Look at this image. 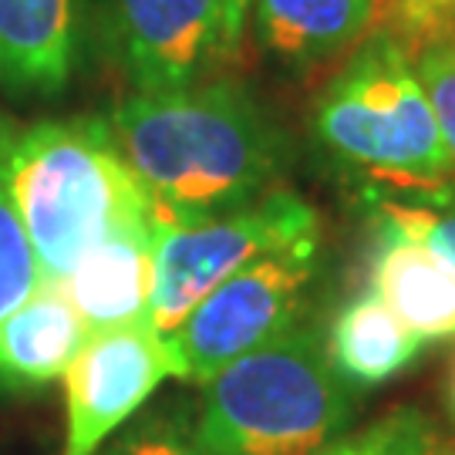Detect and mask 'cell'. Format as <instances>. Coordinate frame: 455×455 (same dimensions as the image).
Here are the masks:
<instances>
[{
    "instance_id": "obj_1",
    "label": "cell",
    "mask_w": 455,
    "mask_h": 455,
    "mask_svg": "<svg viewBox=\"0 0 455 455\" xmlns=\"http://www.w3.org/2000/svg\"><path fill=\"white\" fill-rule=\"evenodd\" d=\"M105 122L163 223L246 206L291 163L287 132L240 78L132 92Z\"/></svg>"
},
{
    "instance_id": "obj_2",
    "label": "cell",
    "mask_w": 455,
    "mask_h": 455,
    "mask_svg": "<svg viewBox=\"0 0 455 455\" xmlns=\"http://www.w3.org/2000/svg\"><path fill=\"white\" fill-rule=\"evenodd\" d=\"M0 180L28 229L44 283L115 229L159 220L105 118L0 129Z\"/></svg>"
},
{
    "instance_id": "obj_3",
    "label": "cell",
    "mask_w": 455,
    "mask_h": 455,
    "mask_svg": "<svg viewBox=\"0 0 455 455\" xmlns=\"http://www.w3.org/2000/svg\"><path fill=\"white\" fill-rule=\"evenodd\" d=\"M196 435L206 455H310L355 419V388L321 334L293 327L199 385Z\"/></svg>"
},
{
    "instance_id": "obj_4",
    "label": "cell",
    "mask_w": 455,
    "mask_h": 455,
    "mask_svg": "<svg viewBox=\"0 0 455 455\" xmlns=\"http://www.w3.org/2000/svg\"><path fill=\"white\" fill-rule=\"evenodd\" d=\"M321 146L385 186V196H425L455 186L442 139L405 41L378 31L331 78L314 105Z\"/></svg>"
},
{
    "instance_id": "obj_5",
    "label": "cell",
    "mask_w": 455,
    "mask_h": 455,
    "mask_svg": "<svg viewBox=\"0 0 455 455\" xmlns=\"http://www.w3.org/2000/svg\"><path fill=\"white\" fill-rule=\"evenodd\" d=\"M321 233L270 250L212 287L182 324L165 334L182 381H210L263 344L297 327L307 287L317 276Z\"/></svg>"
},
{
    "instance_id": "obj_6",
    "label": "cell",
    "mask_w": 455,
    "mask_h": 455,
    "mask_svg": "<svg viewBox=\"0 0 455 455\" xmlns=\"http://www.w3.org/2000/svg\"><path fill=\"white\" fill-rule=\"evenodd\" d=\"M314 233H321L317 210L293 189H270L210 220L163 223L156 236L152 327L163 338L172 334L212 287L263 253Z\"/></svg>"
},
{
    "instance_id": "obj_7",
    "label": "cell",
    "mask_w": 455,
    "mask_h": 455,
    "mask_svg": "<svg viewBox=\"0 0 455 455\" xmlns=\"http://www.w3.org/2000/svg\"><path fill=\"white\" fill-rule=\"evenodd\" d=\"M122 75L135 92L203 82L243 37L236 0H98Z\"/></svg>"
},
{
    "instance_id": "obj_8",
    "label": "cell",
    "mask_w": 455,
    "mask_h": 455,
    "mask_svg": "<svg viewBox=\"0 0 455 455\" xmlns=\"http://www.w3.org/2000/svg\"><path fill=\"white\" fill-rule=\"evenodd\" d=\"M180 364L152 324L92 334L68 368L61 455H98Z\"/></svg>"
},
{
    "instance_id": "obj_9",
    "label": "cell",
    "mask_w": 455,
    "mask_h": 455,
    "mask_svg": "<svg viewBox=\"0 0 455 455\" xmlns=\"http://www.w3.org/2000/svg\"><path fill=\"white\" fill-rule=\"evenodd\" d=\"M163 220L115 229L95 243L58 283L82 317L88 338L152 324L156 236Z\"/></svg>"
},
{
    "instance_id": "obj_10",
    "label": "cell",
    "mask_w": 455,
    "mask_h": 455,
    "mask_svg": "<svg viewBox=\"0 0 455 455\" xmlns=\"http://www.w3.org/2000/svg\"><path fill=\"white\" fill-rule=\"evenodd\" d=\"M78 58V0H0V88L54 98Z\"/></svg>"
},
{
    "instance_id": "obj_11",
    "label": "cell",
    "mask_w": 455,
    "mask_h": 455,
    "mask_svg": "<svg viewBox=\"0 0 455 455\" xmlns=\"http://www.w3.org/2000/svg\"><path fill=\"white\" fill-rule=\"evenodd\" d=\"M371 291L425 344L455 341V267L422 240L378 227Z\"/></svg>"
},
{
    "instance_id": "obj_12",
    "label": "cell",
    "mask_w": 455,
    "mask_h": 455,
    "mask_svg": "<svg viewBox=\"0 0 455 455\" xmlns=\"http://www.w3.org/2000/svg\"><path fill=\"white\" fill-rule=\"evenodd\" d=\"M260 44L287 68H314L355 51L381 20V0H250Z\"/></svg>"
},
{
    "instance_id": "obj_13",
    "label": "cell",
    "mask_w": 455,
    "mask_h": 455,
    "mask_svg": "<svg viewBox=\"0 0 455 455\" xmlns=\"http://www.w3.org/2000/svg\"><path fill=\"white\" fill-rule=\"evenodd\" d=\"M88 341L82 317L58 283H44L0 324V391H34L61 381Z\"/></svg>"
},
{
    "instance_id": "obj_14",
    "label": "cell",
    "mask_w": 455,
    "mask_h": 455,
    "mask_svg": "<svg viewBox=\"0 0 455 455\" xmlns=\"http://www.w3.org/2000/svg\"><path fill=\"white\" fill-rule=\"evenodd\" d=\"M324 344L331 364L351 388H378L398 378L425 347L371 287L338 310Z\"/></svg>"
},
{
    "instance_id": "obj_15",
    "label": "cell",
    "mask_w": 455,
    "mask_h": 455,
    "mask_svg": "<svg viewBox=\"0 0 455 455\" xmlns=\"http://www.w3.org/2000/svg\"><path fill=\"white\" fill-rule=\"evenodd\" d=\"M395 34L405 41L408 58L455 163V14L398 17Z\"/></svg>"
},
{
    "instance_id": "obj_16",
    "label": "cell",
    "mask_w": 455,
    "mask_h": 455,
    "mask_svg": "<svg viewBox=\"0 0 455 455\" xmlns=\"http://www.w3.org/2000/svg\"><path fill=\"white\" fill-rule=\"evenodd\" d=\"M439 445L442 439L435 422L422 408L402 405L368 428L327 442L310 455H435Z\"/></svg>"
},
{
    "instance_id": "obj_17",
    "label": "cell",
    "mask_w": 455,
    "mask_h": 455,
    "mask_svg": "<svg viewBox=\"0 0 455 455\" xmlns=\"http://www.w3.org/2000/svg\"><path fill=\"white\" fill-rule=\"evenodd\" d=\"M374 223L422 240L455 267V186L425 196H385L374 203Z\"/></svg>"
},
{
    "instance_id": "obj_18",
    "label": "cell",
    "mask_w": 455,
    "mask_h": 455,
    "mask_svg": "<svg viewBox=\"0 0 455 455\" xmlns=\"http://www.w3.org/2000/svg\"><path fill=\"white\" fill-rule=\"evenodd\" d=\"M44 287L28 229L17 216L11 193L0 180V324Z\"/></svg>"
},
{
    "instance_id": "obj_19",
    "label": "cell",
    "mask_w": 455,
    "mask_h": 455,
    "mask_svg": "<svg viewBox=\"0 0 455 455\" xmlns=\"http://www.w3.org/2000/svg\"><path fill=\"white\" fill-rule=\"evenodd\" d=\"M98 455H206L196 435V415L186 405H165L112 439Z\"/></svg>"
},
{
    "instance_id": "obj_20",
    "label": "cell",
    "mask_w": 455,
    "mask_h": 455,
    "mask_svg": "<svg viewBox=\"0 0 455 455\" xmlns=\"http://www.w3.org/2000/svg\"><path fill=\"white\" fill-rule=\"evenodd\" d=\"M455 14V0H398V17Z\"/></svg>"
},
{
    "instance_id": "obj_21",
    "label": "cell",
    "mask_w": 455,
    "mask_h": 455,
    "mask_svg": "<svg viewBox=\"0 0 455 455\" xmlns=\"http://www.w3.org/2000/svg\"><path fill=\"white\" fill-rule=\"evenodd\" d=\"M236 7H240V14L250 17V0H236Z\"/></svg>"
},
{
    "instance_id": "obj_22",
    "label": "cell",
    "mask_w": 455,
    "mask_h": 455,
    "mask_svg": "<svg viewBox=\"0 0 455 455\" xmlns=\"http://www.w3.org/2000/svg\"><path fill=\"white\" fill-rule=\"evenodd\" d=\"M435 455H455V445H445V442H442L439 452H435Z\"/></svg>"
},
{
    "instance_id": "obj_23",
    "label": "cell",
    "mask_w": 455,
    "mask_h": 455,
    "mask_svg": "<svg viewBox=\"0 0 455 455\" xmlns=\"http://www.w3.org/2000/svg\"><path fill=\"white\" fill-rule=\"evenodd\" d=\"M452 405H455V378H452Z\"/></svg>"
}]
</instances>
